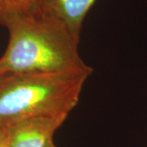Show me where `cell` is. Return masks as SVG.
I'll use <instances>...</instances> for the list:
<instances>
[{
	"mask_svg": "<svg viewBox=\"0 0 147 147\" xmlns=\"http://www.w3.org/2000/svg\"><path fill=\"white\" fill-rule=\"evenodd\" d=\"M9 41L0 57V77L30 73L92 74L78 51V41L61 22L38 8L6 25Z\"/></svg>",
	"mask_w": 147,
	"mask_h": 147,
	"instance_id": "6da1fadb",
	"label": "cell"
},
{
	"mask_svg": "<svg viewBox=\"0 0 147 147\" xmlns=\"http://www.w3.org/2000/svg\"><path fill=\"white\" fill-rule=\"evenodd\" d=\"M90 75L61 72L0 77V125L7 127L34 116L69 115Z\"/></svg>",
	"mask_w": 147,
	"mask_h": 147,
	"instance_id": "7a4b0ae2",
	"label": "cell"
},
{
	"mask_svg": "<svg viewBox=\"0 0 147 147\" xmlns=\"http://www.w3.org/2000/svg\"><path fill=\"white\" fill-rule=\"evenodd\" d=\"M67 115L30 117L8 126L9 147H47Z\"/></svg>",
	"mask_w": 147,
	"mask_h": 147,
	"instance_id": "3957f363",
	"label": "cell"
},
{
	"mask_svg": "<svg viewBox=\"0 0 147 147\" xmlns=\"http://www.w3.org/2000/svg\"><path fill=\"white\" fill-rule=\"evenodd\" d=\"M96 0H40L38 8L61 22L80 41L84 19Z\"/></svg>",
	"mask_w": 147,
	"mask_h": 147,
	"instance_id": "277c9868",
	"label": "cell"
},
{
	"mask_svg": "<svg viewBox=\"0 0 147 147\" xmlns=\"http://www.w3.org/2000/svg\"><path fill=\"white\" fill-rule=\"evenodd\" d=\"M40 0H0V25H6L18 16L38 8Z\"/></svg>",
	"mask_w": 147,
	"mask_h": 147,
	"instance_id": "5b68a950",
	"label": "cell"
},
{
	"mask_svg": "<svg viewBox=\"0 0 147 147\" xmlns=\"http://www.w3.org/2000/svg\"><path fill=\"white\" fill-rule=\"evenodd\" d=\"M0 147H9L8 127L2 125H0Z\"/></svg>",
	"mask_w": 147,
	"mask_h": 147,
	"instance_id": "8992f818",
	"label": "cell"
},
{
	"mask_svg": "<svg viewBox=\"0 0 147 147\" xmlns=\"http://www.w3.org/2000/svg\"><path fill=\"white\" fill-rule=\"evenodd\" d=\"M47 147H56L55 146H54V144H53V142H51L48 146H47Z\"/></svg>",
	"mask_w": 147,
	"mask_h": 147,
	"instance_id": "52a82bcc",
	"label": "cell"
}]
</instances>
